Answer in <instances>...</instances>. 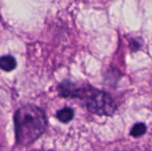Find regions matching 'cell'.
I'll use <instances>...</instances> for the list:
<instances>
[{"mask_svg":"<svg viewBox=\"0 0 152 151\" xmlns=\"http://www.w3.org/2000/svg\"><path fill=\"white\" fill-rule=\"evenodd\" d=\"M58 91L64 98L80 100L90 112L99 116H111L117 109V105L109 93L90 85L77 88L73 83L64 81L59 85Z\"/></svg>","mask_w":152,"mask_h":151,"instance_id":"6da1fadb","label":"cell"},{"mask_svg":"<svg viewBox=\"0 0 152 151\" xmlns=\"http://www.w3.org/2000/svg\"><path fill=\"white\" fill-rule=\"evenodd\" d=\"M14 125L17 143L31 144L45 131L47 126L45 113L35 105L23 106L14 114Z\"/></svg>","mask_w":152,"mask_h":151,"instance_id":"7a4b0ae2","label":"cell"},{"mask_svg":"<svg viewBox=\"0 0 152 151\" xmlns=\"http://www.w3.org/2000/svg\"><path fill=\"white\" fill-rule=\"evenodd\" d=\"M16 60L12 55H4L0 58V69L4 71H12L16 68Z\"/></svg>","mask_w":152,"mask_h":151,"instance_id":"3957f363","label":"cell"},{"mask_svg":"<svg viewBox=\"0 0 152 151\" xmlns=\"http://www.w3.org/2000/svg\"><path fill=\"white\" fill-rule=\"evenodd\" d=\"M57 118L59 119V121H61V123H69L70 122L73 117H74V110L71 108H64L61 110H59L56 114Z\"/></svg>","mask_w":152,"mask_h":151,"instance_id":"277c9868","label":"cell"},{"mask_svg":"<svg viewBox=\"0 0 152 151\" xmlns=\"http://www.w3.org/2000/svg\"><path fill=\"white\" fill-rule=\"evenodd\" d=\"M147 131V127L146 125L143 124V123H138V124H135L133 128L131 129V132H130V134L134 137V138H137V137H141L142 136L143 134H145Z\"/></svg>","mask_w":152,"mask_h":151,"instance_id":"5b68a950","label":"cell"}]
</instances>
